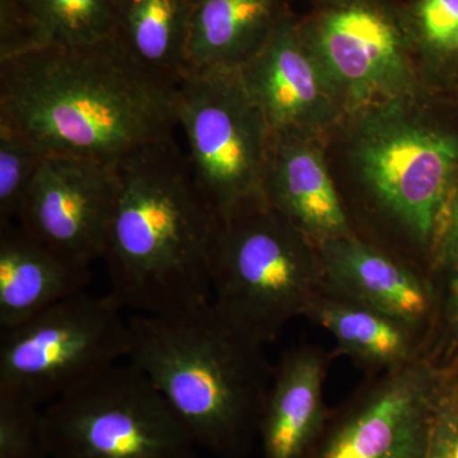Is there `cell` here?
Masks as SVG:
<instances>
[{
	"label": "cell",
	"mask_w": 458,
	"mask_h": 458,
	"mask_svg": "<svg viewBox=\"0 0 458 458\" xmlns=\"http://www.w3.org/2000/svg\"><path fill=\"white\" fill-rule=\"evenodd\" d=\"M113 295L86 292L0 337V394L40 406L129 358L131 321Z\"/></svg>",
	"instance_id": "ba28073f"
},
{
	"label": "cell",
	"mask_w": 458,
	"mask_h": 458,
	"mask_svg": "<svg viewBox=\"0 0 458 458\" xmlns=\"http://www.w3.org/2000/svg\"><path fill=\"white\" fill-rule=\"evenodd\" d=\"M410 47L434 98L458 95V0H401Z\"/></svg>",
	"instance_id": "ffe728a7"
},
{
	"label": "cell",
	"mask_w": 458,
	"mask_h": 458,
	"mask_svg": "<svg viewBox=\"0 0 458 458\" xmlns=\"http://www.w3.org/2000/svg\"><path fill=\"white\" fill-rule=\"evenodd\" d=\"M116 200L108 229L111 295L137 315H164L212 302L221 221L174 138L114 165Z\"/></svg>",
	"instance_id": "3957f363"
},
{
	"label": "cell",
	"mask_w": 458,
	"mask_h": 458,
	"mask_svg": "<svg viewBox=\"0 0 458 458\" xmlns=\"http://www.w3.org/2000/svg\"><path fill=\"white\" fill-rule=\"evenodd\" d=\"M328 140L271 134L265 164V203L316 245L358 233L327 157Z\"/></svg>",
	"instance_id": "5bb4252c"
},
{
	"label": "cell",
	"mask_w": 458,
	"mask_h": 458,
	"mask_svg": "<svg viewBox=\"0 0 458 458\" xmlns=\"http://www.w3.org/2000/svg\"><path fill=\"white\" fill-rule=\"evenodd\" d=\"M116 190L114 165L45 155L17 223L45 246L89 267L106 251Z\"/></svg>",
	"instance_id": "8fae6325"
},
{
	"label": "cell",
	"mask_w": 458,
	"mask_h": 458,
	"mask_svg": "<svg viewBox=\"0 0 458 458\" xmlns=\"http://www.w3.org/2000/svg\"><path fill=\"white\" fill-rule=\"evenodd\" d=\"M240 71L271 134L330 141L348 117L342 96L292 12Z\"/></svg>",
	"instance_id": "7c38bea8"
},
{
	"label": "cell",
	"mask_w": 458,
	"mask_h": 458,
	"mask_svg": "<svg viewBox=\"0 0 458 458\" xmlns=\"http://www.w3.org/2000/svg\"><path fill=\"white\" fill-rule=\"evenodd\" d=\"M291 12L286 0H195L188 73L242 68Z\"/></svg>",
	"instance_id": "e0dca14e"
},
{
	"label": "cell",
	"mask_w": 458,
	"mask_h": 458,
	"mask_svg": "<svg viewBox=\"0 0 458 458\" xmlns=\"http://www.w3.org/2000/svg\"><path fill=\"white\" fill-rule=\"evenodd\" d=\"M443 99L364 108L334 135L345 148L358 233L428 278L458 200V123L441 113Z\"/></svg>",
	"instance_id": "7a4b0ae2"
},
{
	"label": "cell",
	"mask_w": 458,
	"mask_h": 458,
	"mask_svg": "<svg viewBox=\"0 0 458 458\" xmlns=\"http://www.w3.org/2000/svg\"><path fill=\"white\" fill-rule=\"evenodd\" d=\"M456 98L458 99V95H457V98Z\"/></svg>",
	"instance_id": "f1b7e54d"
},
{
	"label": "cell",
	"mask_w": 458,
	"mask_h": 458,
	"mask_svg": "<svg viewBox=\"0 0 458 458\" xmlns=\"http://www.w3.org/2000/svg\"><path fill=\"white\" fill-rule=\"evenodd\" d=\"M331 357L311 345L283 355L259 428L262 458H309L327 427L324 385Z\"/></svg>",
	"instance_id": "9a60e30c"
},
{
	"label": "cell",
	"mask_w": 458,
	"mask_h": 458,
	"mask_svg": "<svg viewBox=\"0 0 458 458\" xmlns=\"http://www.w3.org/2000/svg\"><path fill=\"white\" fill-rule=\"evenodd\" d=\"M304 2H309L310 4H311V8H313L321 7V5L334 4V3L343 2V0H304Z\"/></svg>",
	"instance_id": "83f0119b"
},
{
	"label": "cell",
	"mask_w": 458,
	"mask_h": 458,
	"mask_svg": "<svg viewBox=\"0 0 458 458\" xmlns=\"http://www.w3.org/2000/svg\"><path fill=\"white\" fill-rule=\"evenodd\" d=\"M429 282L434 318L423 358L451 372L458 367V200L434 259Z\"/></svg>",
	"instance_id": "44dd1931"
},
{
	"label": "cell",
	"mask_w": 458,
	"mask_h": 458,
	"mask_svg": "<svg viewBox=\"0 0 458 458\" xmlns=\"http://www.w3.org/2000/svg\"><path fill=\"white\" fill-rule=\"evenodd\" d=\"M427 458H458V397L445 388L436 421Z\"/></svg>",
	"instance_id": "484cf974"
},
{
	"label": "cell",
	"mask_w": 458,
	"mask_h": 458,
	"mask_svg": "<svg viewBox=\"0 0 458 458\" xmlns=\"http://www.w3.org/2000/svg\"><path fill=\"white\" fill-rule=\"evenodd\" d=\"M45 47H81L116 35L114 0H35Z\"/></svg>",
	"instance_id": "7402d4cb"
},
{
	"label": "cell",
	"mask_w": 458,
	"mask_h": 458,
	"mask_svg": "<svg viewBox=\"0 0 458 458\" xmlns=\"http://www.w3.org/2000/svg\"><path fill=\"white\" fill-rule=\"evenodd\" d=\"M195 0H114L116 35L132 55L179 83L188 73Z\"/></svg>",
	"instance_id": "d6986e66"
},
{
	"label": "cell",
	"mask_w": 458,
	"mask_h": 458,
	"mask_svg": "<svg viewBox=\"0 0 458 458\" xmlns=\"http://www.w3.org/2000/svg\"><path fill=\"white\" fill-rule=\"evenodd\" d=\"M50 458H198L188 428L131 361L51 401Z\"/></svg>",
	"instance_id": "8992f818"
},
{
	"label": "cell",
	"mask_w": 458,
	"mask_h": 458,
	"mask_svg": "<svg viewBox=\"0 0 458 458\" xmlns=\"http://www.w3.org/2000/svg\"><path fill=\"white\" fill-rule=\"evenodd\" d=\"M177 82L141 64L119 36L0 60V120L44 155L116 165L171 140Z\"/></svg>",
	"instance_id": "6da1fadb"
},
{
	"label": "cell",
	"mask_w": 458,
	"mask_h": 458,
	"mask_svg": "<svg viewBox=\"0 0 458 458\" xmlns=\"http://www.w3.org/2000/svg\"><path fill=\"white\" fill-rule=\"evenodd\" d=\"M44 156L25 132L0 120V225L20 219Z\"/></svg>",
	"instance_id": "603a6c76"
},
{
	"label": "cell",
	"mask_w": 458,
	"mask_h": 458,
	"mask_svg": "<svg viewBox=\"0 0 458 458\" xmlns=\"http://www.w3.org/2000/svg\"><path fill=\"white\" fill-rule=\"evenodd\" d=\"M448 387L458 397V367L447 373Z\"/></svg>",
	"instance_id": "4316f807"
},
{
	"label": "cell",
	"mask_w": 458,
	"mask_h": 458,
	"mask_svg": "<svg viewBox=\"0 0 458 458\" xmlns=\"http://www.w3.org/2000/svg\"><path fill=\"white\" fill-rule=\"evenodd\" d=\"M45 47L35 0H0V60Z\"/></svg>",
	"instance_id": "d4e9b609"
},
{
	"label": "cell",
	"mask_w": 458,
	"mask_h": 458,
	"mask_svg": "<svg viewBox=\"0 0 458 458\" xmlns=\"http://www.w3.org/2000/svg\"><path fill=\"white\" fill-rule=\"evenodd\" d=\"M306 318L333 335L339 354L351 358L370 376L423 358V339L412 328L327 291L316 298Z\"/></svg>",
	"instance_id": "ac0fdd59"
},
{
	"label": "cell",
	"mask_w": 458,
	"mask_h": 458,
	"mask_svg": "<svg viewBox=\"0 0 458 458\" xmlns=\"http://www.w3.org/2000/svg\"><path fill=\"white\" fill-rule=\"evenodd\" d=\"M89 279V267L45 246L18 223L0 225L2 330L83 293Z\"/></svg>",
	"instance_id": "2e32d148"
},
{
	"label": "cell",
	"mask_w": 458,
	"mask_h": 458,
	"mask_svg": "<svg viewBox=\"0 0 458 458\" xmlns=\"http://www.w3.org/2000/svg\"><path fill=\"white\" fill-rule=\"evenodd\" d=\"M324 291L318 246L267 203L221 223L212 303L252 339L274 342Z\"/></svg>",
	"instance_id": "5b68a950"
},
{
	"label": "cell",
	"mask_w": 458,
	"mask_h": 458,
	"mask_svg": "<svg viewBox=\"0 0 458 458\" xmlns=\"http://www.w3.org/2000/svg\"><path fill=\"white\" fill-rule=\"evenodd\" d=\"M348 116L387 102L434 98L410 47L401 0H343L298 17Z\"/></svg>",
	"instance_id": "9c48e42d"
},
{
	"label": "cell",
	"mask_w": 458,
	"mask_h": 458,
	"mask_svg": "<svg viewBox=\"0 0 458 458\" xmlns=\"http://www.w3.org/2000/svg\"><path fill=\"white\" fill-rule=\"evenodd\" d=\"M447 372L419 358L370 376L335 414L309 458H427Z\"/></svg>",
	"instance_id": "30bf717a"
},
{
	"label": "cell",
	"mask_w": 458,
	"mask_h": 458,
	"mask_svg": "<svg viewBox=\"0 0 458 458\" xmlns=\"http://www.w3.org/2000/svg\"><path fill=\"white\" fill-rule=\"evenodd\" d=\"M177 122L195 181L221 223L265 203L270 129L240 69L183 75L177 84Z\"/></svg>",
	"instance_id": "52a82bcc"
},
{
	"label": "cell",
	"mask_w": 458,
	"mask_h": 458,
	"mask_svg": "<svg viewBox=\"0 0 458 458\" xmlns=\"http://www.w3.org/2000/svg\"><path fill=\"white\" fill-rule=\"evenodd\" d=\"M129 321V361L170 403L198 447L221 458L245 457L259 438L273 379L264 344L212 302Z\"/></svg>",
	"instance_id": "277c9868"
},
{
	"label": "cell",
	"mask_w": 458,
	"mask_h": 458,
	"mask_svg": "<svg viewBox=\"0 0 458 458\" xmlns=\"http://www.w3.org/2000/svg\"><path fill=\"white\" fill-rule=\"evenodd\" d=\"M318 250L325 291L403 322L426 344L434 318L428 276L360 233L328 241Z\"/></svg>",
	"instance_id": "4fadbf2b"
},
{
	"label": "cell",
	"mask_w": 458,
	"mask_h": 458,
	"mask_svg": "<svg viewBox=\"0 0 458 458\" xmlns=\"http://www.w3.org/2000/svg\"><path fill=\"white\" fill-rule=\"evenodd\" d=\"M0 458H50L44 411L38 405L0 394Z\"/></svg>",
	"instance_id": "cb8c5ba5"
}]
</instances>
